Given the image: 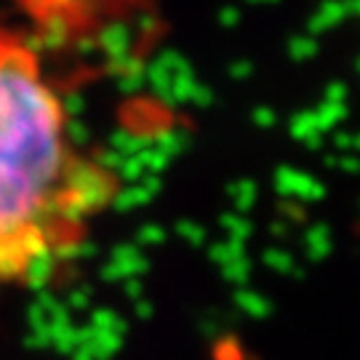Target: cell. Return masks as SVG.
I'll list each match as a JSON object with an SVG mask.
<instances>
[{
	"instance_id": "8992f818",
	"label": "cell",
	"mask_w": 360,
	"mask_h": 360,
	"mask_svg": "<svg viewBox=\"0 0 360 360\" xmlns=\"http://www.w3.org/2000/svg\"><path fill=\"white\" fill-rule=\"evenodd\" d=\"M232 304L235 309L245 315V318H251V321H267L272 315V302L267 299L264 294H259L257 288H235L232 291Z\"/></svg>"
},
{
	"instance_id": "e0dca14e",
	"label": "cell",
	"mask_w": 360,
	"mask_h": 360,
	"mask_svg": "<svg viewBox=\"0 0 360 360\" xmlns=\"http://www.w3.org/2000/svg\"><path fill=\"white\" fill-rule=\"evenodd\" d=\"M99 257V245L94 240H75V262H86V259Z\"/></svg>"
},
{
	"instance_id": "5b68a950",
	"label": "cell",
	"mask_w": 360,
	"mask_h": 360,
	"mask_svg": "<svg viewBox=\"0 0 360 360\" xmlns=\"http://www.w3.org/2000/svg\"><path fill=\"white\" fill-rule=\"evenodd\" d=\"M27 251L22 238L0 240V281H19L27 264Z\"/></svg>"
},
{
	"instance_id": "7a4b0ae2",
	"label": "cell",
	"mask_w": 360,
	"mask_h": 360,
	"mask_svg": "<svg viewBox=\"0 0 360 360\" xmlns=\"http://www.w3.org/2000/svg\"><path fill=\"white\" fill-rule=\"evenodd\" d=\"M150 272V259L136 243H115L110 248V259L102 264V283H123L129 278H144Z\"/></svg>"
},
{
	"instance_id": "52a82bcc",
	"label": "cell",
	"mask_w": 360,
	"mask_h": 360,
	"mask_svg": "<svg viewBox=\"0 0 360 360\" xmlns=\"http://www.w3.org/2000/svg\"><path fill=\"white\" fill-rule=\"evenodd\" d=\"M89 326H94V328H99V331H110V334H117V336H129V321L120 315V312H115L112 307H96L91 309L89 315Z\"/></svg>"
},
{
	"instance_id": "ffe728a7",
	"label": "cell",
	"mask_w": 360,
	"mask_h": 360,
	"mask_svg": "<svg viewBox=\"0 0 360 360\" xmlns=\"http://www.w3.org/2000/svg\"><path fill=\"white\" fill-rule=\"evenodd\" d=\"M70 360H94V358L89 355V349L86 347H75V352L70 355Z\"/></svg>"
},
{
	"instance_id": "9c48e42d",
	"label": "cell",
	"mask_w": 360,
	"mask_h": 360,
	"mask_svg": "<svg viewBox=\"0 0 360 360\" xmlns=\"http://www.w3.org/2000/svg\"><path fill=\"white\" fill-rule=\"evenodd\" d=\"M245 254H248V245L240 243V240H230V238L221 240V243L206 245V257L214 267H221V264H227L238 257H245Z\"/></svg>"
},
{
	"instance_id": "7c38bea8",
	"label": "cell",
	"mask_w": 360,
	"mask_h": 360,
	"mask_svg": "<svg viewBox=\"0 0 360 360\" xmlns=\"http://www.w3.org/2000/svg\"><path fill=\"white\" fill-rule=\"evenodd\" d=\"M219 224H221V230H227L230 240H240V243H245V240L254 235V224L243 217H235V214H224V217L219 219Z\"/></svg>"
},
{
	"instance_id": "3957f363",
	"label": "cell",
	"mask_w": 360,
	"mask_h": 360,
	"mask_svg": "<svg viewBox=\"0 0 360 360\" xmlns=\"http://www.w3.org/2000/svg\"><path fill=\"white\" fill-rule=\"evenodd\" d=\"M56 267H59V262H56L51 245H49V248H43V251H38V254H32V257L27 259L25 272H22V281H25V285L32 291V294L46 291V288L53 283Z\"/></svg>"
},
{
	"instance_id": "9a60e30c",
	"label": "cell",
	"mask_w": 360,
	"mask_h": 360,
	"mask_svg": "<svg viewBox=\"0 0 360 360\" xmlns=\"http://www.w3.org/2000/svg\"><path fill=\"white\" fill-rule=\"evenodd\" d=\"M65 304L70 312H86V309H91V285H72L70 291H67V299Z\"/></svg>"
},
{
	"instance_id": "ac0fdd59",
	"label": "cell",
	"mask_w": 360,
	"mask_h": 360,
	"mask_svg": "<svg viewBox=\"0 0 360 360\" xmlns=\"http://www.w3.org/2000/svg\"><path fill=\"white\" fill-rule=\"evenodd\" d=\"M123 294H126V299H131V302L144 299V281L142 278H129V281H123Z\"/></svg>"
},
{
	"instance_id": "8fae6325",
	"label": "cell",
	"mask_w": 360,
	"mask_h": 360,
	"mask_svg": "<svg viewBox=\"0 0 360 360\" xmlns=\"http://www.w3.org/2000/svg\"><path fill=\"white\" fill-rule=\"evenodd\" d=\"M147 203H150V193L142 190V187L117 190L115 198H112V208H115V211H134V208L147 206Z\"/></svg>"
},
{
	"instance_id": "6da1fadb",
	"label": "cell",
	"mask_w": 360,
	"mask_h": 360,
	"mask_svg": "<svg viewBox=\"0 0 360 360\" xmlns=\"http://www.w3.org/2000/svg\"><path fill=\"white\" fill-rule=\"evenodd\" d=\"M75 150L38 53L0 27V240L25 230H40L49 245L70 240L56 211L75 198L72 176L83 160Z\"/></svg>"
},
{
	"instance_id": "d6986e66",
	"label": "cell",
	"mask_w": 360,
	"mask_h": 360,
	"mask_svg": "<svg viewBox=\"0 0 360 360\" xmlns=\"http://www.w3.org/2000/svg\"><path fill=\"white\" fill-rule=\"evenodd\" d=\"M134 318H139V321H153L155 318V304L144 296L139 302H134Z\"/></svg>"
},
{
	"instance_id": "ba28073f",
	"label": "cell",
	"mask_w": 360,
	"mask_h": 360,
	"mask_svg": "<svg viewBox=\"0 0 360 360\" xmlns=\"http://www.w3.org/2000/svg\"><path fill=\"white\" fill-rule=\"evenodd\" d=\"M219 275H221V281H227V283L235 285V288H245L248 281H251V275H254V262H251L248 254L232 259V262L219 267Z\"/></svg>"
},
{
	"instance_id": "5bb4252c",
	"label": "cell",
	"mask_w": 360,
	"mask_h": 360,
	"mask_svg": "<svg viewBox=\"0 0 360 360\" xmlns=\"http://www.w3.org/2000/svg\"><path fill=\"white\" fill-rule=\"evenodd\" d=\"M166 243V230L160 227V224H142L139 230H136V245L139 248H158V245Z\"/></svg>"
},
{
	"instance_id": "4fadbf2b",
	"label": "cell",
	"mask_w": 360,
	"mask_h": 360,
	"mask_svg": "<svg viewBox=\"0 0 360 360\" xmlns=\"http://www.w3.org/2000/svg\"><path fill=\"white\" fill-rule=\"evenodd\" d=\"M174 232H176L190 248H203V243H206V230H203L200 224L190 221V219H179L176 227H174Z\"/></svg>"
},
{
	"instance_id": "30bf717a",
	"label": "cell",
	"mask_w": 360,
	"mask_h": 360,
	"mask_svg": "<svg viewBox=\"0 0 360 360\" xmlns=\"http://www.w3.org/2000/svg\"><path fill=\"white\" fill-rule=\"evenodd\" d=\"M259 262L264 264V267H270V270L281 272V275H291L294 272V259L288 251L283 248H278V245H267L262 254H259Z\"/></svg>"
},
{
	"instance_id": "2e32d148",
	"label": "cell",
	"mask_w": 360,
	"mask_h": 360,
	"mask_svg": "<svg viewBox=\"0 0 360 360\" xmlns=\"http://www.w3.org/2000/svg\"><path fill=\"white\" fill-rule=\"evenodd\" d=\"M198 331H200V336L208 339V342H219V339L224 336V326L214 321L211 315H203V321H198Z\"/></svg>"
},
{
	"instance_id": "277c9868",
	"label": "cell",
	"mask_w": 360,
	"mask_h": 360,
	"mask_svg": "<svg viewBox=\"0 0 360 360\" xmlns=\"http://www.w3.org/2000/svg\"><path fill=\"white\" fill-rule=\"evenodd\" d=\"M77 334H80V345L77 347H86L89 355L94 360H112L115 355H120L123 349V336L110 334V331H99L94 326H77Z\"/></svg>"
}]
</instances>
